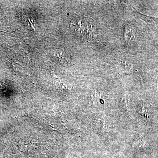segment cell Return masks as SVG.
<instances>
[{
	"mask_svg": "<svg viewBox=\"0 0 158 158\" xmlns=\"http://www.w3.org/2000/svg\"><path fill=\"white\" fill-rule=\"evenodd\" d=\"M75 27L77 32L81 36H83L87 38H90L92 37L93 33L95 28L94 21L93 19L89 18H80L76 24H73Z\"/></svg>",
	"mask_w": 158,
	"mask_h": 158,
	"instance_id": "1",
	"label": "cell"
},
{
	"mask_svg": "<svg viewBox=\"0 0 158 158\" xmlns=\"http://www.w3.org/2000/svg\"><path fill=\"white\" fill-rule=\"evenodd\" d=\"M125 38L127 40L128 42L133 41L135 38V35L132 29L130 27H126L125 28L124 33Z\"/></svg>",
	"mask_w": 158,
	"mask_h": 158,
	"instance_id": "2",
	"label": "cell"
}]
</instances>
